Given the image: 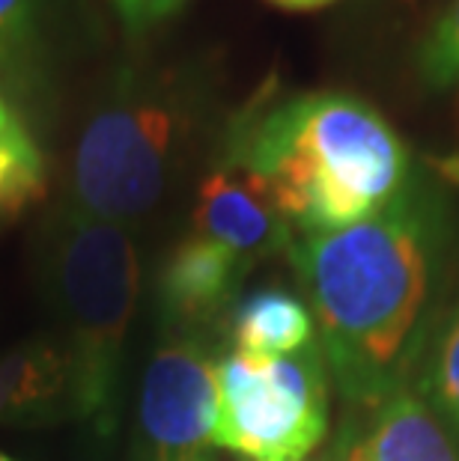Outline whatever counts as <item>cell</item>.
I'll use <instances>...</instances> for the list:
<instances>
[{
	"label": "cell",
	"instance_id": "1",
	"mask_svg": "<svg viewBox=\"0 0 459 461\" xmlns=\"http://www.w3.org/2000/svg\"><path fill=\"white\" fill-rule=\"evenodd\" d=\"M447 241L445 203L418 176L367 221L292 239L322 360L355 408L406 390L433 330Z\"/></svg>",
	"mask_w": 459,
	"mask_h": 461
},
{
	"label": "cell",
	"instance_id": "2",
	"mask_svg": "<svg viewBox=\"0 0 459 461\" xmlns=\"http://www.w3.org/2000/svg\"><path fill=\"white\" fill-rule=\"evenodd\" d=\"M221 161L257 176L296 235L367 221L415 179L394 125L346 93L257 95L230 120Z\"/></svg>",
	"mask_w": 459,
	"mask_h": 461
},
{
	"label": "cell",
	"instance_id": "3",
	"mask_svg": "<svg viewBox=\"0 0 459 461\" xmlns=\"http://www.w3.org/2000/svg\"><path fill=\"white\" fill-rule=\"evenodd\" d=\"M207 104L194 68L120 66L75 140L66 205L125 227L150 214L179 176Z\"/></svg>",
	"mask_w": 459,
	"mask_h": 461
},
{
	"label": "cell",
	"instance_id": "4",
	"mask_svg": "<svg viewBox=\"0 0 459 461\" xmlns=\"http://www.w3.org/2000/svg\"><path fill=\"white\" fill-rule=\"evenodd\" d=\"M51 277L60 307L66 402L96 431L114 429L116 375L141 289L132 227L60 205L51 221Z\"/></svg>",
	"mask_w": 459,
	"mask_h": 461
},
{
	"label": "cell",
	"instance_id": "5",
	"mask_svg": "<svg viewBox=\"0 0 459 461\" xmlns=\"http://www.w3.org/2000/svg\"><path fill=\"white\" fill-rule=\"evenodd\" d=\"M328 431V381L319 346L296 355L218 360L212 444L248 461H305Z\"/></svg>",
	"mask_w": 459,
	"mask_h": 461
},
{
	"label": "cell",
	"instance_id": "6",
	"mask_svg": "<svg viewBox=\"0 0 459 461\" xmlns=\"http://www.w3.org/2000/svg\"><path fill=\"white\" fill-rule=\"evenodd\" d=\"M218 363L191 333L170 330L146 366L141 431L150 461H209Z\"/></svg>",
	"mask_w": 459,
	"mask_h": 461
},
{
	"label": "cell",
	"instance_id": "7",
	"mask_svg": "<svg viewBox=\"0 0 459 461\" xmlns=\"http://www.w3.org/2000/svg\"><path fill=\"white\" fill-rule=\"evenodd\" d=\"M191 223L194 235L221 244L251 265L271 253L289 250L296 239L266 185L227 161H218L200 182Z\"/></svg>",
	"mask_w": 459,
	"mask_h": 461
},
{
	"label": "cell",
	"instance_id": "8",
	"mask_svg": "<svg viewBox=\"0 0 459 461\" xmlns=\"http://www.w3.org/2000/svg\"><path fill=\"white\" fill-rule=\"evenodd\" d=\"M251 262L203 235H188L170 250L159 274V307L170 330L207 325L236 295Z\"/></svg>",
	"mask_w": 459,
	"mask_h": 461
},
{
	"label": "cell",
	"instance_id": "9",
	"mask_svg": "<svg viewBox=\"0 0 459 461\" xmlns=\"http://www.w3.org/2000/svg\"><path fill=\"white\" fill-rule=\"evenodd\" d=\"M353 458L358 461H459V453L447 438L445 426L427 408L421 396L399 390L385 405H379L376 420Z\"/></svg>",
	"mask_w": 459,
	"mask_h": 461
},
{
	"label": "cell",
	"instance_id": "10",
	"mask_svg": "<svg viewBox=\"0 0 459 461\" xmlns=\"http://www.w3.org/2000/svg\"><path fill=\"white\" fill-rule=\"evenodd\" d=\"M66 396V363L51 342H24L0 355V426L42 423Z\"/></svg>",
	"mask_w": 459,
	"mask_h": 461
},
{
	"label": "cell",
	"instance_id": "11",
	"mask_svg": "<svg viewBox=\"0 0 459 461\" xmlns=\"http://www.w3.org/2000/svg\"><path fill=\"white\" fill-rule=\"evenodd\" d=\"M233 342L236 351L251 357L296 355L314 342V316L308 303L283 289H260L233 310Z\"/></svg>",
	"mask_w": 459,
	"mask_h": 461
},
{
	"label": "cell",
	"instance_id": "12",
	"mask_svg": "<svg viewBox=\"0 0 459 461\" xmlns=\"http://www.w3.org/2000/svg\"><path fill=\"white\" fill-rule=\"evenodd\" d=\"M54 0H0V93L31 95L51 54Z\"/></svg>",
	"mask_w": 459,
	"mask_h": 461
},
{
	"label": "cell",
	"instance_id": "13",
	"mask_svg": "<svg viewBox=\"0 0 459 461\" xmlns=\"http://www.w3.org/2000/svg\"><path fill=\"white\" fill-rule=\"evenodd\" d=\"M45 188V161L15 104L0 93V221L15 218Z\"/></svg>",
	"mask_w": 459,
	"mask_h": 461
},
{
	"label": "cell",
	"instance_id": "14",
	"mask_svg": "<svg viewBox=\"0 0 459 461\" xmlns=\"http://www.w3.org/2000/svg\"><path fill=\"white\" fill-rule=\"evenodd\" d=\"M424 390L447 423L459 431V303L436 330L424 372Z\"/></svg>",
	"mask_w": 459,
	"mask_h": 461
},
{
	"label": "cell",
	"instance_id": "15",
	"mask_svg": "<svg viewBox=\"0 0 459 461\" xmlns=\"http://www.w3.org/2000/svg\"><path fill=\"white\" fill-rule=\"evenodd\" d=\"M418 68L433 90L459 86V0L447 6V13L429 31L418 54Z\"/></svg>",
	"mask_w": 459,
	"mask_h": 461
},
{
	"label": "cell",
	"instance_id": "16",
	"mask_svg": "<svg viewBox=\"0 0 459 461\" xmlns=\"http://www.w3.org/2000/svg\"><path fill=\"white\" fill-rule=\"evenodd\" d=\"M129 36H143L177 15L188 0H107Z\"/></svg>",
	"mask_w": 459,
	"mask_h": 461
},
{
	"label": "cell",
	"instance_id": "17",
	"mask_svg": "<svg viewBox=\"0 0 459 461\" xmlns=\"http://www.w3.org/2000/svg\"><path fill=\"white\" fill-rule=\"evenodd\" d=\"M269 4H275L280 9H319L331 4V0H269Z\"/></svg>",
	"mask_w": 459,
	"mask_h": 461
},
{
	"label": "cell",
	"instance_id": "18",
	"mask_svg": "<svg viewBox=\"0 0 459 461\" xmlns=\"http://www.w3.org/2000/svg\"><path fill=\"white\" fill-rule=\"evenodd\" d=\"M0 461H15V458H9L6 453H0Z\"/></svg>",
	"mask_w": 459,
	"mask_h": 461
},
{
	"label": "cell",
	"instance_id": "19",
	"mask_svg": "<svg viewBox=\"0 0 459 461\" xmlns=\"http://www.w3.org/2000/svg\"><path fill=\"white\" fill-rule=\"evenodd\" d=\"M349 461H358V458H353V456H349Z\"/></svg>",
	"mask_w": 459,
	"mask_h": 461
}]
</instances>
